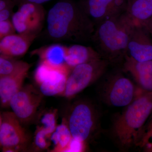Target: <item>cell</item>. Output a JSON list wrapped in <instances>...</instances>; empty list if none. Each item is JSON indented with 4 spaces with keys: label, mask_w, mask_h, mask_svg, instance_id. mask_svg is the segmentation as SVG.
<instances>
[{
    "label": "cell",
    "mask_w": 152,
    "mask_h": 152,
    "mask_svg": "<svg viewBox=\"0 0 152 152\" xmlns=\"http://www.w3.org/2000/svg\"><path fill=\"white\" fill-rule=\"evenodd\" d=\"M122 70L129 74L139 89L147 92H152V60L138 62L126 55Z\"/></svg>",
    "instance_id": "cell-12"
},
{
    "label": "cell",
    "mask_w": 152,
    "mask_h": 152,
    "mask_svg": "<svg viewBox=\"0 0 152 152\" xmlns=\"http://www.w3.org/2000/svg\"><path fill=\"white\" fill-rule=\"evenodd\" d=\"M18 6L11 18L17 32L39 35L43 28L46 12L41 4L26 2Z\"/></svg>",
    "instance_id": "cell-8"
},
{
    "label": "cell",
    "mask_w": 152,
    "mask_h": 152,
    "mask_svg": "<svg viewBox=\"0 0 152 152\" xmlns=\"http://www.w3.org/2000/svg\"><path fill=\"white\" fill-rule=\"evenodd\" d=\"M31 137L12 112H3L0 117V145L3 151L27 150Z\"/></svg>",
    "instance_id": "cell-7"
},
{
    "label": "cell",
    "mask_w": 152,
    "mask_h": 152,
    "mask_svg": "<svg viewBox=\"0 0 152 152\" xmlns=\"http://www.w3.org/2000/svg\"><path fill=\"white\" fill-rule=\"evenodd\" d=\"M152 121V92L140 90L133 102L113 120L112 138L123 151L138 148Z\"/></svg>",
    "instance_id": "cell-1"
},
{
    "label": "cell",
    "mask_w": 152,
    "mask_h": 152,
    "mask_svg": "<svg viewBox=\"0 0 152 152\" xmlns=\"http://www.w3.org/2000/svg\"><path fill=\"white\" fill-rule=\"evenodd\" d=\"M110 65L107 61L100 58L76 66L68 76L62 96L69 99L74 97L102 77Z\"/></svg>",
    "instance_id": "cell-5"
},
{
    "label": "cell",
    "mask_w": 152,
    "mask_h": 152,
    "mask_svg": "<svg viewBox=\"0 0 152 152\" xmlns=\"http://www.w3.org/2000/svg\"><path fill=\"white\" fill-rule=\"evenodd\" d=\"M14 1H15L16 4L18 6L22 3L26 2L36 3V4H42L43 3L48 1L50 0H14Z\"/></svg>",
    "instance_id": "cell-27"
},
{
    "label": "cell",
    "mask_w": 152,
    "mask_h": 152,
    "mask_svg": "<svg viewBox=\"0 0 152 152\" xmlns=\"http://www.w3.org/2000/svg\"><path fill=\"white\" fill-rule=\"evenodd\" d=\"M45 131L37 128L34 137V143L35 147L38 151H43L49 148V143L48 139L50 138Z\"/></svg>",
    "instance_id": "cell-22"
},
{
    "label": "cell",
    "mask_w": 152,
    "mask_h": 152,
    "mask_svg": "<svg viewBox=\"0 0 152 152\" xmlns=\"http://www.w3.org/2000/svg\"><path fill=\"white\" fill-rule=\"evenodd\" d=\"M13 8H8L0 10V21L9 20L13 15Z\"/></svg>",
    "instance_id": "cell-25"
},
{
    "label": "cell",
    "mask_w": 152,
    "mask_h": 152,
    "mask_svg": "<svg viewBox=\"0 0 152 152\" xmlns=\"http://www.w3.org/2000/svg\"><path fill=\"white\" fill-rule=\"evenodd\" d=\"M56 115V110L43 112L39 118V125L37 128L42 129L51 136L57 126Z\"/></svg>",
    "instance_id": "cell-21"
},
{
    "label": "cell",
    "mask_w": 152,
    "mask_h": 152,
    "mask_svg": "<svg viewBox=\"0 0 152 152\" xmlns=\"http://www.w3.org/2000/svg\"><path fill=\"white\" fill-rule=\"evenodd\" d=\"M135 24L126 12L95 25L92 37L95 49L111 64H123L130 36Z\"/></svg>",
    "instance_id": "cell-3"
},
{
    "label": "cell",
    "mask_w": 152,
    "mask_h": 152,
    "mask_svg": "<svg viewBox=\"0 0 152 152\" xmlns=\"http://www.w3.org/2000/svg\"><path fill=\"white\" fill-rule=\"evenodd\" d=\"M66 49V46L61 44H53L32 51L31 55L38 56L40 61L51 66L63 67L67 66L65 62Z\"/></svg>",
    "instance_id": "cell-17"
},
{
    "label": "cell",
    "mask_w": 152,
    "mask_h": 152,
    "mask_svg": "<svg viewBox=\"0 0 152 152\" xmlns=\"http://www.w3.org/2000/svg\"><path fill=\"white\" fill-rule=\"evenodd\" d=\"M100 117L97 107L89 101L75 102L66 121L73 138L83 143L90 141L99 130Z\"/></svg>",
    "instance_id": "cell-4"
},
{
    "label": "cell",
    "mask_w": 152,
    "mask_h": 152,
    "mask_svg": "<svg viewBox=\"0 0 152 152\" xmlns=\"http://www.w3.org/2000/svg\"><path fill=\"white\" fill-rule=\"evenodd\" d=\"M129 0H86L80 5L95 24L126 12Z\"/></svg>",
    "instance_id": "cell-11"
},
{
    "label": "cell",
    "mask_w": 152,
    "mask_h": 152,
    "mask_svg": "<svg viewBox=\"0 0 152 152\" xmlns=\"http://www.w3.org/2000/svg\"><path fill=\"white\" fill-rule=\"evenodd\" d=\"M31 67L26 68L10 75L0 77L1 107H10L11 99L22 88Z\"/></svg>",
    "instance_id": "cell-15"
},
{
    "label": "cell",
    "mask_w": 152,
    "mask_h": 152,
    "mask_svg": "<svg viewBox=\"0 0 152 152\" xmlns=\"http://www.w3.org/2000/svg\"><path fill=\"white\" fill-rule=\"evenodd\" d=\"M126 55L137 61L152 60V37L147 26L135 25L128 42Z\"/></svg>",
    "instance_id": "cell-10"
},
{
    "label": "cell",
    "mask_w": 152,
    "mask_h": 152,
    "mask_svg": "<svg viewBox=\"0 0 152 152\" xmlns=\"http://www.w3.org/2000/svg\"><path fill=\"white\" fill-rule=\"evenodd\" d=\"M16 32V31L10 19L0 21V40Z\"/></svg>",
    "instance_id": "cell-24"
},
{
    "label": "cell",
    "mask_w": 152,
    "mask_h": 152,
    "mask_svg": "<svg viewBox=\"0 0 152 152\" xmlns=\"http://www.w3.org/2000/svg\"><path fill=\"white\" fill-rule=\"evenodd\" d=\"M16 4L14 0H0V10L8 8H14Z\"/></svg>",
    "instance_id": "cell-26"
},
{
    "label": "cell",
    "mask_w": 152,
    "mask_h": 152,
    "mask_svg": "<svg viewBox=\"0 0 152 152\" xmlns=\"http://www.w3.org/2000/svg\"><path fill=\"white\" fill-rule=\"evenodd\" d=\"M147 27L152 37V18L148 23V24L147 25Z\"/></svg>",
    "instance_id": "cell-28"
},
{
    "label": "cell",
    "mask_w": 152,
    "mask_h": 152,
    "mask_svg": "<svg viewBox=\"0 0 152 152\" xmlns=\"http://www.w3.org/2000/svg\"><path fill=\"white\" fill-rule=\"evenodd\" d=\"M102 58L94 48L76 44L67 47L65 62L70 69L84 63Z\"/></svg>",
    "instance_id": "cell-16"
},
{
    "label": "cell",
    "mask_w": 152,
    "mask_h": 152,
    "mask_svg": "<svg viewBox=\"0 0 152 152\" xmlns=\"http://www.w3.org/2000/svg\"><path fill=\"white\" fill-rule=\"evenodd\" d=\"M31 66L32 64L15 58L0 55V77L10 75Z\"/></svg>",
    "instance_id": "cell-20"
},
{
    "label": "cell",
    "mask_w": 152,
    "mask_h": 152,
    "mask_svg": "<svg viewBox=\"0 0 152 152\" xmlns=\"http://www.w3.org/2000/svg\"><path fill=\"white\" fill-rule=\"evenodd\" d=\"M47 32L53 40L84 43L91 41L95 24L80 5L71 1L58 2L47 17Z\"/></svg>",
    "instance_id": "cell-2"
},
{
    "label": "cell",
    "mask_w": 152,
    "mask_h": 152,
    "mask_svg": "<svg viewBox=\"0 0 152 152\" xmlns=\"http://www.w3.org/2000/svg\"><path fill=\"white\" fill-rule=\"evenodd\" d=\"M72 139V134L66 122L63 121L57 126L52 134L50 140L55 145L53 151L56 152H65Z\"/></svg>",
    "instance_id": "cell-19"
},
{
    "label": "cell",
    "mask_w": 152,
    "mask_h": 152,
    "mask_svg": "<svg viewBox=\"0 0 152 152\" xmlns=\"http://www.w3.org/2000/svg\"><path fill=\"white\" fill-rule=\"evenodd\" d=\"M43 96L32 85L23 86L11 99L10 107L22 124H27L35 118Z\"/></svg>",
    "instance_id": "cell-9"
},
{
    "label": "cell",
    "mask_w": 152,
    "mask_h": 152,
    "mask_svg": "<svg viewBox=\"0 0 152 152\" xmlns=\"http://www.w3.org/2000/svg\"><path fill=\"white\" fill-rule=\"evenodd\" d=\"M137 94L135 85L121 72L110 75L99 91L102 100L107 104L116 107H127Z\"/></svg>",
    "instance_id": "cell-6"
},
{
    "label": "cell",
    "mask_w": 152,
    "mask_h": 152,
    "mask_svg": "<svg viewBox=\"0 0 152 152\" xmlns=\"http://www.w3.org/2000/svg\"><path fill=\"white\" fill-rule=\"evenodd\" d=\"M138 148L145 152H152V121L146 133L139 144Z\"/></svg>",
    "instance_id": "cell-23"
},
{
    "label": "cell",
    "mask_w": 152,
    "mask_h": 152,
    "mask_svg": "<svg viewBox=\"0 0 152 152\" xmlns=\"http://www.w3.org/2000/svg\"><path fill=\"white\" fill-rule=\"evenodd\" d=\"M37 35L13 34L0 40V55L15 58L24 56Z\"/></svg>",
    "instance_id": "cell-14"
},
{
    "label": "cell",
    "mask_w": 152,
    "mask_h": 152,
    "mask_svg": "<svg viewBox=\"0 0 152 152\" xmlns=\"http://www.w3.org/2000/svg\"><path fill=\"white\" fill-rule=\"evenodd\" d=\"M126 13L135 25L147 26L152 18V0H129Z\"/></svg>",
    "instance_id": "cell-18"
},
{
    "label": "cell",
    "mask_w": 152,
    "mask_h": 152,
    "mask_svg": "<svg viewBox=\"0 0 152 152\" xmlns=\"http://www.w3.org/2000/svg\"><path fill=\"white\" fill-rule=\"evenodd\" d=\"M70 68L67 66L56 68L50 66L38 85L39 91L46 96L61 94L64 91Z\"/></svg>",
    "instance_id": "cell-13"
}]
</instances>
